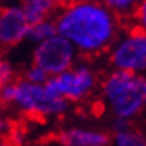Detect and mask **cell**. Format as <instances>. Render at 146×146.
I'll list each match as a JSON object with an SVG mask.
<instances>
[{
  "label": "cell",
  "mask_w": 146,
  "mask_h": 146,
  "mask_svg": "<svg viewBox=\"0 0 146 146\" xmlns=\"http://www.w3.org/2000/svg\"><path fill=\"white\" fill-rule=\"evenodd\" d=\"M52 21L57 35L84 57H96L109 51L121 35V21L102 2H72L61 6Z\"/></svg>",
  "instance_id": "cell-1"
},
{
  "label": "cell",
  "mask_w": 146,
  "mask_h": 146,
  "mask_svg": "<svg viewBox=\"0 0 146 146\" xmlns=\"http://www.w3.org/2000/svg\"><path fill=\"white\" fill-rule=\"evenodd\" d=\"M100 94L115 121L131 122L146 106V79L143 75L112 70L98 84Z\"/></svg>",
  "instance_id": "cell-2"
},
{
  "label": "cell",
  "mask_w": 146,
  "mask_h": 146,
  "mask_svg": "<svg viewBox=\"0 0 146 146\" xmlns=\"http://www.w3.org/2000/svg\"><path fill=\"white\" fill-rule=\"evenodd\" d=\"M14 98L11 106L33 118H55L67 112L69 103L57 96L48 85H35L24 79L14 81Z\"/></svg>",
  "instance_id": "cell-3"
},
{
  "label": "cell",
  "mask_w": 146,
  "mask_h": 146,
  "mask_svg": "<svg viewBox=\"0 0 146 146\" xmlns=\"http://www.w3.org/2000/svg\"><path fill=\"white\" fill-rule=\"evenodd\" d=\"M97 72L85 63H76L69 70L60 73L58 76L49 78L46 85L57 96L64 98L69 104L79 103L90 98L98 88Z\"/></svg>",
  "instance_id": "cell-4"
},
{
  "label": "cell",
  "mask_w": 146,
  "mask_h": 146,
  "mask_svg": "<svg viewBox=\"0 0 146 146\" xmlns=\"http://www.w3.org/2000/svg\"><path fill=\"white\" fill-rule=\"evenodd\" d=\"M109 61L113 70L142 75L146 69L145 31L134 27L124 35H119L109 49Z\"/></svg>",
  "instance_id": "cell-5"
},
{
  "label": "cell",
  "mask_w": 146,
  "mask_h": 146,
  "mask_svg": "<svg viewBox=\"0 0 146 146\" xmlns=\"http://www.w3.org/2000/svg\"><path fill=\"white\" fill-rule=\"evenodd\" d=\"M76 63L78 52L66 39L58 35L37 43L31 58V64L42 69L49 78L58 76Z\"/></svg>",
  "instance_id": "cell-6"
},
{
  "label": "cell",
  "mask_w": 146,
  "mask_h": 146,
  "mask_svg": "<svg viewBox=\"0 0 146 146\" xmlns=\"http://www.w3.org/2000/svg\"><path fill=\"white\" fill-rule=\"evenodd\" d=\"M30 24L21 6L0 8V45L12 48L27 39Z\"/></svg>",
  "instance_id": "cell-7"
},
{
  "label": "cell",
  "mask_w": 146,
  "mask_h": 146,
  "mask_svg": "<svg viewBox=\"0 0 146 146\" xmlns=\"http://www.w3.org/2000/svg\"><path fill=\"white\" fill-rule=\"evenodd\" d=\"M58 142L61 146H109L110 134L98 128L69 127L60 131Z\"/></svg>",
  "instance_id": "cell-8"
},
{
  "label": "cell",
  "mask_w": 146,
  "mask_h": 146,
  "mask_svg": "<svg viewBox=\"0 0 146 146\" xmlns=\"http://www.w3.org/2000/svg\"><path fill=\"white\" fill-rule=\"evenodd\" d=\"M29 24H37L42 21H48L55 17L60 5L52 0H27L21 6Z\"/></svg>",
  "instance_id": "cell-9"
},
{
  "label": "cell",
  "mask_w": 146,
  "mask_h": 146,
  "mask_svg": "<svg viewBox=\"0 0 146 146\" xmlns=\"http://www.w3.org/2000/svg\"><path fill=\"white\" fill-rule=\"evenodd\" d=\"M113 136L110 142L115 146H146V139L137 128L131 125V122L115 121Z\"/></svg>",
  "instance_id": "cell-10"
},
{
  "label": "cell",
  "mask_w": 146,
  "mask_h": 146,
  "mask_svg": "<svg viewBox=\"0 0 146 146\" xmlns=\"http://www.w3.org/2000/svg\"><path fill=\"white\" fill-rule=\"evenodd\" d=\"M57 35L55 31V24L52 19H48V21H42L37 24H31L29 27V33H27V39H30L31 42H35L36 45L45 42L48 39L54 37Z\"/></svg>",
  "instance_id": "cell-11"
},
{
  "label": "cell",
  "mask_w": 146,
  "mask_h": 146,
  "mask_svg": "<svg viewBox=\"0 0 146 146\" xmlns=\"http://www.w3.org/2000/svg\"><path fill=\"white\" fill-rule=\"evenodd\" d=\"M106 6L121 21L124 18H133L137 3L133 2V0H109V2H106Z\"/></svg>",
  "instance_id": "cell-12"
},
{
  "label": "cell",
  "mask_w": 146,
  "mask_h": 146,
  "mask_svg": "<svg viewBox=\"0 0 146 146\" xmlns=\"http://www.w3.org/2000/svg\"><path fill=\"white\" fill-rule=\"evenodd\" d=\"M23 79L25 82H30V84H35V85H45L46 82H48L49 76L46 75L42 69H39V67H36V66L30 64L29 67L25 69Z\"/></svg>",
  "instance_id": "cell-13"
},
{
  "label": "cell",
  "mask_w": 146,
  "mask_h": 146,
  "mask_svg": "<svg viewBox=\"0 0 146 146\" xmlns=\"http://www.w3.org/2000/svg\"><path fill=\"white\" fill-rule=\"evenodd\" d=\"M11 82H14V67L8 60L0 57V88Z\"/></svg>",
  "instance_id": "cell-14"
},
{
  "label": "cell",
  "mask_w": 146,
  "mask_h": 146,
  "mask_svg": "<svg viewBox=\"0 0 146 146\" xmlns=\"http://www.w3.org/2000/svg\"><path fill=\"white\" fill-rule=\"evenodd\" d=\"M133 19L136 23V29L139 30H145V25H146V5L145 3H139L136 12L133 15Z\"/></svg>",
  "instance_id": "cell-15"
},
{
  "label": "cell",
  "mask_w": 146,
  "mask_h": 146,
  "mask_svg": "<svg viewBox=\"0 0 146 146\" xmlns=\"http://www.w3.org/2000/svg\"><path fill=\"white\" fill-rule=\"evenodd\" d=\"M12 133H14L12 122L6 116L0 115V139H8V136H11Z\"/></svg>",
  "instance_id": "cell-16"
},
{
  "label": "cell",
  "mask_w": 146,
  "mask_h": 146,
  "mask_svg": "<svg viewBox=\"0 0 146 146\" xmlns=\"http://www.w3.org/2000/svg\"><path fill=\"white\" fill-rule=\"evenodd\" d=\"M0 146H18L11 139H0Z\"/></svg>",
  "instance_id": "cell-17"
}]
</instances>
